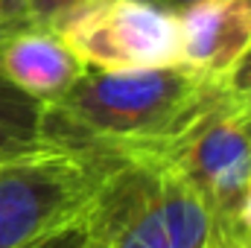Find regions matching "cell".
Returning a JSON list of instances; mask_svg holds the SVG:
<instances>
[{
    "mask_svg": "<svg viewBox=\"0 0 251 248\" xmlns=\"http://www.w3.org/2000/svg\"><path fill=\"white\" fill-rule=\"evenodd\" d=\"M225 97V82L187 64L85 70L59 99L44 105L41 137L62 152H170Z\"/></svg>",
    "mask_w": 251,
    "mask_h": 248,
    "instance_id": "6da1fadb",
    "label": "cell"
},
{
    "mask_svg": "<svg viewBox=\"0 0 251 248\" xmlns=\"http://www.w3.org/2000/svg\"><path fill=\"white\" fill-rule=\"evenodd\" d=\"M88 219L100 248H207L213 216L167 152L120 155Z\"/></svg>",
    "mask_w": 251,
    "mask_h": 248,
    "instance_id": "7a4b0ae2",
    "label": "cell"
},
{
    "mask_svg": "<svg viewBox=\"0 0 251 248\" xmlns=\"http://www.w3.org/2000/svg\"><path fill=\"white\" fill-rule=\"evenodd\" d=\"M117 158L47 149L0 164V248H21L79 216Z\"/></svg>",
    "mask_w": 251,
    "mask_h": 248,
    "instance_id": "3957f363",
    "label": "cell"
},
{
    "mask_svg": "<svg viewBox=\"0 0 251 248\" xmlns=\"http://www.w3.org/2000/svg\"><path fill=\"white\" fill-rule=\"evenodd\" d=\"M213 216L210 240H240L251 187V97H228L167 152Z\"/></svg>",
    "mask_w": 251,
    "mask_h": 248,
    "instance_id": "277c9868",
    "label": "cell"
},
{
    "mask_svg": "<svg viewBox=\"0 0 251 248\" xmlns=\"http://www.w3.org/2000/svg\"><path fill=\"white\" fill-rule=\"evenodd\" d=\"M88 70H149L181 64L178 15L149 0H94L56 26Z\"/></svg>",
    "mask_w": 251,
    "mask_h": 248,
    "instance_id": "5b68a950",
    "label": "cell"
},
{
    "mask_svg": "<svg viewBox=\"0 0 251 248\" xmlns=\"http://www.w3.org/2000/svg\"><path fill=\"white\" fill-rule=\"evenodd\" d=\"M181 64L225 82L251 50V0H199L178 12Z\"/></svg>",
    "mask_w": 251,
    "mask_h": 248,
    "instance_id": "8992f818",
    "label": "cell"
},
{
    "mask_svg": "<svg viewBox=\"0 0 251 248\" xmlns=\"http://www.w3.org/2000/svg\"><path fill=\"white\" fill-rule=\"evenodd\" d=\"M85 70L56 29L26 24L0 26V76L41 105L59 99Z\"/></svg>",
    "mask_w": 251,
    "mask_h": 248,
    "instance_id": "52a82bcc",
    "label": "cell"
},
{
    "mask_svg": "<svg viewBox=\"0 0 251 248\" xmlns=\"http://www.w3.org/2000/svg\"><path fill=\"white\" fill-rule=\"evenodd\" d=\"M41 111L44 105L38 99L0 76V164L50 149L41 137Z\"/></svg>",
    "mask_w": 251,
    "mask_h": 248,
    "instance_id": "ba28073f",
    "label": "cell"
},
{
    "mask_svg": "<svg viewBox=\"0 0 251 248\" xmlns=\"http://www.w3.org/2000/svg\"><path fill=\"white\" fill-rule=\"evenodd\" d=\"M88 3H94V0H24L21 9L12 18L0 21V26H6V24H26V26H47V29H53L62 18H67L70 12H76V9H82Z\"/></svg>",
    "mask_w": 251,
    "mask_h": 248,
    "instance_id": "9c48e42d",
    "label": "cell"
},
{
    "mask_svg": "<svg viewBox=\"0 0 251 248\" xmlns=\"http://www.w3.org/2000/svg\"><path fill=\"white\" fill-rule=\"evenodd\" d=\"M21 248H100V246L94 240V228H91V219H88V207H85L70 222L41 234L38 240H32V243H26Z\"/></svg>",
    "mask_w": 251,
    "mask_h": 248,
    "instance_id": "30bf717a",
    "label": "cell"
},
{
    "mask_svg": "<svg viewBox=\"0 0 251 248\" xmlns=\"http://www.w3.org/2000/svg\"><path fill=\"white\" fill-rule=\"evenodd\" d=\"M225 88L234 97H251V50L246 53V59L231 70V76L225 79Z\"/></svg>",
    "mask_w": 251,
    "mask_h": 248,
    "instance_id": "8fae6325",
    "label": "cell"
},
{
    "mask_svg": "<svg viewBox=\"0 0 251 248\" xmlns=\"http://www.w3.org/2000/svg\"><path fill=\"white\" fill-rule=\"evenodd\" d=\"M149 3H155V6H161V9H167V12L178 15L181 9H187V6H193V3H199V0H149Z\"/></svg>",
    "mask_w": 251,
    "mask_h": 248,
    "instance_id": "7c38bea8",
    "label": "cell"
},
{
    "mask_svg": "<svg viewBox=\"0 0 251 248\" xmlns=\"http://www.w3.org/2000/svg\"><path fill=\"white\" fill-rule=\"evenodd\" d=\"M207 248H251V240H210Z\"/></svg>",
    "mask_w": 251,
    "mask_h": 248,
    "instance_id": "4fadbf2b",
    "label": "cell"
},
{
    "mask_svg": "<svg viewBox=\"0 0 251 248\" xmlns=\"http://www.w3.org/2000/svg\"><path fill=\"white\" fill-rule=\"evenodd\" d=\"M21 3H24V0H0V21L12 18V15L21 9Z\"/></svg>",
    "mask_w": 251,
    "mask_h": 248,
    "instance_id": "5bb4252c",
    "label": "cell"
}]
</instances>
